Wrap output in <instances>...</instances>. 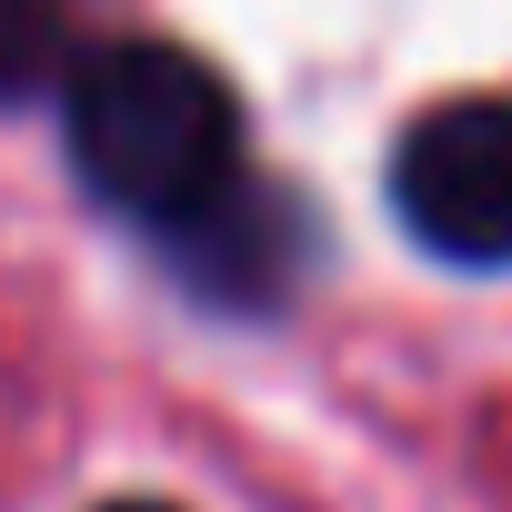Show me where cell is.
I'll use <instances>...</instances> for the list:
<instances>
[{"mask_svg": "<svg viewBox=\"0 0 512 512\" xmlns=\"http://www.w3.org/2000/svg\"><path fill=\"white\" fill-rule=\"evenodd\" d=\"M61 151L81 191L161 241L221 211L241 171V91L181 41H111L61 81Z\"/></svg>", "mask_w": 512, "mask_h": 512, "instance_id": "obj_1", "label": "cell"}, {"mask_svg": "<svg viewBox=\"0 0 512 512\" xmlns=\"http://www.w3.org/2000/svg\"><path fill=\"white\" fill-rule=\"evenodd\" d=\"M392 211L432 262L462 272L512 262V101L502 91L432 101L392 141Z\"/></svg>", "mask_w": 512, "mask_h": 512, "instance_id": "obj_2", "label": "cell"}, {"mask_svg": "<svg viewBox=\"0 0 512 512\" xmlns=\"http://www.w3.org/2000/svg\"><path fill=\"white\" fill-rule=\"evenodd\" d=\"M181 262H191V282L211 292V302H231V312H251V302H272V292H292V251H302V201H282V191H262V181H241L221 211H201L181 241Z\"/></svg>", "mask_w": 512, "mask_h": 512, "instance_id": "obj_3", "label": "cell"}, {"mask_svg": "<svg viewBox=\"0 0 512 512\" xmlns=\"http://www.w3.org/2000/svg\"><path fill=\"white\" fill-rule=\"evenodd\" d=\"M71 31H61V0H0V101H31L51 81H71Z\"/></svg>", "mask_w": 512, "mask_h": 512, "instance_id": "obj_4", "label": "cell"}, {"mask_svg": "<svg viewBox=\"0 0 512 512\" xmlns=\"http://www.w3.org/2000/svg\"><path fill=\"white\" fill-rule=\"evenodd\" d=\"M101 512H181V502H101Z\"/></svg>", "mask_w": 512, "mask_h": 512, "instance_id": "obj_5", "label": "cell"}]
</instances>
